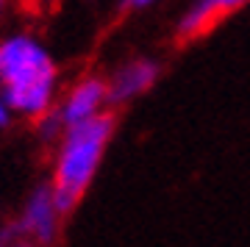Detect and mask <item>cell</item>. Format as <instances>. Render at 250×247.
Here are the masks:
<instances>
[{
  "label": "cell",
  "instance_id": "52a82bcc",
  "mask_svg": "<svg viewBox=\"0 0 250 247\" xmlns=\"http://www.w3.org/2000/svg\"><path fill=\"white\" fill-rule=\"evenodd\" d=\"M9 245H22V236L17 230V222H0V247H9Z\"/></svg>",
  "mask_w": 250,
  "mask_h": 247
},
{
  "label": "cell",
  "instance_id": "ba28073f",
  "mask_svg": "<svg viewBox=\"0 0 250 247\" xmlns=\"http://www.w3.org/2000/svg\"><path fill=\"white\" fill-rule=\"evenodd\" d=\"M159 0H117V9L123 14H139V11H147L153 9Z\"/></svg>",
  "mask_w": 250,
  "mask_h": 247
},
{
  "label": "cell",
  "instance_id": "5b68a950",
  "mask_svg": "<svg viewBox=\"0 0 250 247\" xmlns=\"http://www.w3.org/2000/svg\"><path fill=\"white\" fill-rule=\"evenodd\" d=\"M111 108H125L145 97L161 81V62L153 56H131L106 75Z\"/></svg>",
  "mask_w": 250,
  "mask_h": 247
},
{
  "label": "cell",
  "instance_id": "7a4b0ae2",
  "mask_svg": "<svg viewBox=\"0 0 250 247\" xmlns=\"http://www.w3.org/2000/svg\"><path fill=\"white\" fill-rule=\"evenodd\" d=\"M117 114L108 108L103 114L92 117L86 123L64 128L50 144V178L47 184L56 194V203L62 206L67 217L75 214L83 197L89 194L98 178L103 159L114 142Z\"/></svg>",
  "mask_w": 250,
  "mask_h": 247
},
{
  "label": "cell",
  "instance_id": "3957f363",
  "mask_svg": "<svg viewBox=\"0 0 250 247\" xmlns=\"http://www.w3.org/2000/svg\"><path fill=\"white\" fill-rule=\"evenodd\" d=\"M67 220L70 217L56 203V194L47 181L36 184L28 192L25 203L20 206V214L14 217L22 245H39V247L59 245L64 236V222Z\"/></svg>",
  "mask_w": 250,
  "mask_h": 247
},
{
  "label": "cell",
  "instance_id": "8992f818",
  "mask_svg": "<svg viewBox=\"0 0 250 247\" xmlns=\"http://www.w3.org/2000/svg\"><path fill=\"white\" fill-rule=\"evenodd\" d=\"M245 6H250V0H192L175 22V39L195 42V39L208 34L214 25H220L225 17L242 11Z\"/></svg>",
  "mask_w": 250,
  "mask_h": 247
},
{
  "label": "cell",
  "instance_id": "30bf717a",
  "mask_svg": "<svg viewBox=\"0 0 250 247\" xmlns=\"http://www.w3.org/2000/svg\"><path fill=\"white\" fill-rule=\"evenodd\" d=\"M9 9H11V0H0V22L6 20V14H9Z\"/></svg>",
  "mask_w": 250,
  "mask_h": 247
},
{
  "label": "cell",
  "instance_id": "6da1fadb",
  "mask_svg": "<svg viewBox=\"0 0 250 247\" xmlns=\"http://www.w3.org/2000/svg\"><path fill=\"white\" fill-rule=\"evenodd\" d=\"M0 92L14 117L25 123H36L56 106L62 70L50 47L36 34H0Z\"/></svg>",
  "mask_w": 250,
  "mask_h": 247
},
{
  "label": "cell",
  "instance_id": "9c48e42d",
  "mask_svg": "<svg viewBox=\"0 0 250 247\" xmlns=\"http://www.w3.org/2000/svg\"><path fill=\"white\" fill-rule=\"evenodd\" d=\"M14 111L9 108V103H6V97H3V92H0V131H9L11 125H14Z\"/></svg>",
  "mask_w": 250,
  "mask_h": 247
},
{
  "label": "cell",
  "instance_id": "277c9868",
  "mask_svg": "<svg viewBox=\"0 0 250 247\" xmlns=\"http://www.w3.org/2000/svg\"><path fill=\"white\" fill-rule=\"evenodd\" d=\"M108 108H111V100H108L106 75L103 72H83L75 81H70L67 86H62L56 106L50 108V117L64 131L70 125L86 123L92 117L103 114Z\"/></svg>",
  "mask_w": 250,
  "mask_h": 247
}]
</instances>
